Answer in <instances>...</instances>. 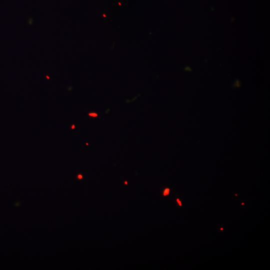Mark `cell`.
<instances>
[{
  "label": "cell",
  "instance_id": "4",
  "mask_svg": "<svg viewBox=\"0 0 270 270\" xmlns=\"http://www.w3.org/2000/svg\"><path fill=\"white\" fill-rule=\"evenodd\" d=\"M78 178L80 179L82 178V176L81 175H78Z\"/></svg>",
  "mask_w": 270,
  "mask_h": 270
},
{
  "label": "cell",
  "instance_id": "6",
  "mask_svg": "<svg viewBox=\"0 0 270 270\" xmlns=\"http://www.w3.org/2000/svg\"><path fill=\"white\" fill-rule=\"evenodd\" d=\"M128 182H125V184H127Z\"/></svg>",
  "mask_w": 270,
  "mask_h": 270
},
{
  "label": "cell",
  "instance_id": "2",
  "mask_svg": "<svg viewBox=\"0 0 270 270\" xmlns=\"http://www.w3.org/2000/svg\"><path fill=\"white\" fill-rule=\"evenodd\" d=\"M89 115L90 116H97V114H96L95 113H91V114H90Z\"/></svg>",
  "mask_w": 270,
  "mask_h": 270
},
{
  "label": "cell",
  "instance_id": "3",
  "mask_svg": "<svg viewBox=\"0 0 270 270\" xmlns=\"http://www.w3.org/2000/svg\"><path fill=\"white\" fill-rule=\"evenodd\" d=\"M177 201H178V203L179 204L180 206H181V205H182L181 202H180L179 200L178 199L177 200Z\"/></svg>",
  "mask_w": 270,
  "mask_h": 270
},
{
  "label": "cell",
  "instance_id": "5",
  "mask_svg": "<svg viewBox=\"0 0 270 270\" xmlns=\"http://www.w3.org/2000/svg\"><path fill=\"white\" fill-rule=\"evenodd\" d=\"M74 128V126L73 125V126H72V128Z\"/></svg>",
  "mask_w": 270,
  "mask_h": 270
},
{
  "label": "cell",
  "instance_id": "1",
  "mask_svg": "<svg viewBox=\"0 0 270 270\" xmlns=\"http://www.w3.org/2000/svg\"><path fill=\"white\" fill-rule=\"evenodd\" d=\"M168 192H169V189L168 188L166 189L164 193V196L167 195L168 194Z\"/></svg>",
  "mask_w": 270,
  "mask_h": 270
}]
</instances>
